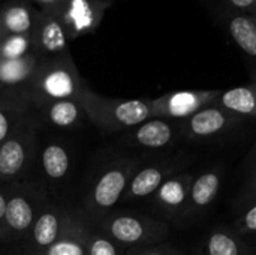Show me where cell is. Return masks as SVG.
<instances>
[{"label":"cell","mask_w":256,"mask_h":255,"mask_svg":"<svg viewBox=\"0 0 256 255\" xmlns=\"http://www.w3.org/2000/svg\"><path fill=\"white\" fill-rule=\"evenodd\" d=\"M234 231L240 237L256 234V203L242 210L234 224Z\"/></svg>","instance_id":"4316f807"},{"label":"cell","mask_w":256,"mask_h":255,"mask_svg":"<svg viewBox=\"0 0 256 255\" xmlns=\"http://www.w3.org/2000/svg\"><path fill=\"white\" fill-rule=\"evenodd\" d=\"M102 12L104 8L99 0H64L54 14L72 39L93 32L102 18Z\"/></svg>","instance_id":"4fadbf2b"},{"label":"cell","mask_w":256,"mask_h":255,"mask_svg":"<svg viewBox=\"0 0 256 255\" xmlns=\"http://www.w3.org/2000/svg\"><path fill=\"white\" fill-rule=\"evenodd\" d=\"M140 167L141 161L138 158L123 156L110 161L98 173L84 201V216L90 224L100 221L122 201L132 176Z\"/></svg>","instance_id":"7a4b0ae2"},{"label":"cell","mask_w":256,"mask_h":255,"mask_svg":"<svg viewBox=\"0 0 256 255\" xmlns=\"http://www.w3.org/2000/svg\"><path fill=\"white\" fill-rule=\"evenodd\" d=\"M69 35L60 18L50 11L38 12L36 24L32 32L33 50L40 59L58 57L69 54L68 41Z\"/></svg>","instance_id":"7c38bea8"},{"label":"cell","mask_w":256,"mask_h":255,"mask_svg":"<svg viewBox=\"0 0 256 255\" xmlns=\"http://www.w3.org/2000/svg\"><path fill=\"white\" fill-rule=\"evenodd\" d=\"M40 57L32 53L15 60H0V92L24 93L33 78Z\"/></svg>","instance_id":"e0dca14e"},{"label":"cell","mask_w":256,"mask_h":255,"mask_svg":"<svg viewBox=\"0 0 256 255\" xmlns=\"http://www.w3.org/2000/svg\"><path fill=\"white\" fill-rule=\"evenodd\" d=\"M213 105L238 117H256V84L242 86L220 93Z\"/></svg>","instance_id":"603a6c76"},{"label":"cell","mask_w":256,"mask_h":255,"mask_svg":"<svg viewBox=\"0 0 256 255\" xmlns=\"http://www.w3.org/2000/svg\"><path fill=\"white\" fill-rule=\"evenodd\" d=\"M40 119L45 125L57 129H74L82 125L87 119L81 98L76 99H62L50 102L40 108Z\"/></svg>","instance_id":"ac0fdd59"},{"label":"cell","mask_w":256,"mask_h":255,"mask_svg":"<svg viewBox=\"0 0 256 255\" xmlns=\"http://www.w3.org/2000/svg\"><path fill=\"white\" fill-rule=\"evenodd\" d=\"M256 203V177L249 180V183L246 185L244 191L242 192L240 195V206H242V210L246 209L248 206Z\"/></svg>","instance_id":"f546056e"},{"label":"cell","mask_w":256,"mask_h":255,"mask_svg":"<svg viewBox=\"0 0 256 255\" xmlns=\"http://www.w3.org/2000/svg\"><path fill=\"white\" fill-rule=\"evenodd\" d=\"M201 255H255L234 230L220 227L208 233L201 245Z\"/></svg>","instance_id":"ffe728a7"},{"label":"cell","mask_w":256,"mask_h":255,"mask_svg":"<svg viewBox=\"0 0 256 255\" xmlns=\"http://www.w3.org/2000/svg\"><path fill=\"white\" fill-rule=\"evenodd\" d=\"M182 134V120L150 117L138 126L126 131L124 141L130 147L146 150H162L174 146Z\"/></svg>","instance_id":"ba28073f"},{"label":"cell","mask_w":256,"mask_h":255,"mask_svg":"<svg viewBox=\"0 0 256 255\" xmlns=\"http://www.w3.org/2000/svg\"><path fill=\"white\" fill-rule=\"evenodd\" d=\"M36 2L40 3L42 6H45V8H46L45 11L56 12V11L62 6V3H63L64 0H36Z\"/></svg>","instance_id":"1f68e13d"},{"label":"cell","mask_w":256,"mask_h":255,"mask_svg":"<svg viewBox=\"0 0 256 255\" xmlns=\"http://www.w3.org/2000/svg\"><path fill=\"white\" fill-rule=\"evenodd\" d=\"M222 185V171L219 168L207 170L194 179L188 201L177 219V222H186L198 218L204 213L216 200Z\"/></svg>","instance_id":"9a60e30c"},{"label":"cell","mask_w":256,"mask_h":255,"mask_svg":"<svg viewBox=\"0 0 256 255\" xmlns=\"http://www.w3.org/2000/svg\"><path fill=\"white\" fill-rule=\"evenodd\" d=\"M231 35L244 53L256 56V26L249 18H234L231 23Z\"/></svg>","instance_id":"d4e9b609"},{"label":"cell","mask_w":256,"mask_h":255,"mask_svg":"<svg viewBox=\"0 0 256 255\" xmlns=\"http://www.w3.org/2000/svg\"><path fill=\"white\" fill-rule=\"evenodd\" d=\"M86 86L69 54L40 59L22 96L36 110L62 99L81 98Z\"/></svg>","instance_id":"6da1fadb"},{"label":"cell","mask_w":256,"mask_h":255,"mask_svg":"<svg viewBox=\"0 0 256 255\" xmlns=\"http://www.w3.org/2000/svg\"><path fill=\"white\" fill-rule=\"evenodd\" d=\"M243 117L231 114L213 104L204 107L202 110L196 111L190 117L182 120V134L183 138L198 141V140H208L225 132L232 131L242 123Z\"/></svg>","instance_id":"30bf717a"},{"label":"cell","mask_w":256,"mask_h":255,"mask_svg":"<svg viewBox=\"0 0 256 255\" xmlns=\"http://www.w3.org/2000/svg\"><path fill=\"white\" fill-rule=\"evenodd\" d=\"M231 2L238 8H248L254 3V0H231Z\"/></svg>","instance_id":"d6a6232c"},{"label":"cell","mask_w":256,"mask_h":255,"mask_svg":"<svg viewBox=\"0 0 256 255\" xmlns=\"http://www.w3.org/2000/svg\"><path fill=\"white\" fill-rule=\"evenodd\" d=\"M28 102L21 93L0 92V144L28 119Z\"/></svg>","instance_id":"44dd1931"},{"label":"cell","mask_w":256,"mask_h":255,"mask_svg":"<svg viewBox=\"0 0 256 255\" xmlns=\"http://www.w3.org/2000/svg\"><path fill=\"white\" fill-rule=\"evenodd\" d=\"M48 198L46 185L40 180L27 179L12 185L6 204L3 242L21 243Z\"/></svg>","instance_id":"5b68a950"},{"label":"cell","mask_w":256,"mask_h":255,"mask_svg":"<svg viewBox=\"0 0 256 255\" xmlns=\"http://www.w3.org/2000/svg\"><path fill=\"white\" fill-rule=\"evenodd\" d=\"M81 101L87 119L108 134L129 131L152 117L150 101L147 99L105 98L86 87Z\"/></svg>","instance_id":"3957f363"},{"label":"cell","mask_w":256,"mask_h":255,"mask_svg":"<svg viewBox=\"0 0 256 255\" xmlns=\"http://www.w3.org/2000/svg\"><path fill=\"white\" fill-rule=\"evenodd\" d=\"M255 255H256V254H255Z\"/></svg>","instance_id":"d590c367"},{"label":"cell","mask_w":256,"mask_h":255,"mask_svg":"<svg viewBox=\"0 0 256 255\" xmlns=\"http://www.w3.org/2000/svg\"><path fill=\"white\" fill-rule=\"evenodd\" d=\"M12 185H2L0 183V242H3V233H4V215H6V204L8 197Z\"/></svg>","instance_id":"f1b7e54d"},{"label":"cell","mask_w":256,"mask_h":255,"mask_svg":"<svg viewBox=\"0 0 256 255\" xmlns=\"http://www.w3.org/2000/svg\"><path fill=\"white\" fill-rule=\"evenodd\" d=\"M38 12L24 3H9L0 9V35H32Z\"/></svg>","instance_id":"7402d4cb"},{"label":"cell","mask_w":256,"mask_h":255,"mask_svg":"<svg viewBox=\"0 0 256 255\" xmlns=\"http://www.w3.org/2000/svg\"><path fill=\"white\" fill-rule=\"evenodd\" d=\"M178 251L168 243H158L148 246H135L126 249V255H177Z\"/></svg>","instance_id":"83f0119b"},{"label":"cell","mask_w":256,"mask_h":255,"mask_svg":"<svg viewBox=\"0 0 256 255\" xmlns=\"http://www.w3.org/2000/svg\"><path fill=\"white\" fill-rule=\"evenodd\" d=\"M9 255H26L24 252H22V249L20 248L18 251H14V252H9Z\"/></svg>","instance_id":"836d02e7"},{"label":"cell","mask_w":256,"mask_h":255,"mask_svg":"<svg viewBox=\"0 0 256 255\" xmlns=\"http://www.w3.org/2000/svg\"><path fill=\"white\" fill-rule=\"evenodd\" d=\"M177 255H186V254H182V252H178V254H177Z\"/></svg>","instance_id":"e575fe53"},{"label":"cell","mask_w":256,"mask_h":255,"mask_svg":"<svg viewBox=\"0 0 256 255\" xmlns=\"http://www.w3.org/2000/svg\"><path fill=\"white\" fill-rule=\"evenodd\" d=\"M39 162L46 180L58 183L66 179L70 171V150L62 141H48L39 152Z\"/></svg>","instance_id":"d6986e66"},{"label":"cell","mask_w":256,"mask_h":255,"mask_svg":"<svg viewBox=\"0 0 256 255\" xmlns=\"http://www.w3.org/2000/svg\"><path fill=\"white\" fill-rule=\"evenodd\" d=\"M94 227L126 249L164 243L170 234L166 221L130 212L108 213Z\"/></svg>","instance_id":"277c9868"},{"label":"cell","mask_w":256,"mask_h":255,"mask_svg":"<svg viewBox=\"0 0 256 255\" xmlns=\"http://www.w3.org/2000/svg\"><path fill=\"white\" fill-rule=\"evenodd\" d=\"M248 170H249V180L255 179L256 177V146L254 147V150L250 152L249 155V159H248ZM248 180V182H249Z\"/></svg>","instance_id":"4dcf8cb0"},{"label":"cell","mask_w":256,"mask_h":255,"mask_svg":"<svg viewBox=\"0 0 256 255\" xmlns=\"http://www.w3.org/2000/svg\"><path fill=\"white\" fill-rule=\"evenodd\" d=\"M36 152V128L30 119H26L0 144V183L15 185L27 180Z\"/></svg>","instance_id":"8992f818"},{"label":"cell","mask_w":256,"mask_h":255,"mask_svg":"<svg viewBox=\"0 0 256 255\" xmlns=\"http://www.w3.org/2000/svg\"><path fill=\"white\" fill-rule=\"evenodd\" d=\"M195 176L192 173H178L170 177L150 197L153 207L170 221H177L190 192Z\"/></svg>","instance_id":"5bb4252c"},{"label":"cell","mask_w":256,"mask_h":255,"mask_svg":"<svg viewBox=\"0 0 256 255\" xmlns=\"http://www.w3.org/2000/svg\"><path fill=\"white\" fill-rule=\"evenodd\" d=\"M220 92H174L156 99H150L152 117L184 120L213 104Z\"/></svg>","instance_id":"8fae6325"},{"label":"cell","mask_w":256,"mask_h":255,"mask_svg":"<svg viewBox=\"0 0 256 255\" xmlns=\"http://www.w3.org/2000/svg\"><path fill=\"white\" fill-rule=\"evenodd\" d=\"M72 212L74 209L48 198L28 233L20 243L22 252L26 255H40L45 252L62 236Z\"/></svg>","instance_id":"52a82bcc"},{"label":"cell","mask_w":256,"mask_h":255,"mask_svg":"<svg viewBox=\"0 0 256 255\" xmlns=\"http://www.w3.org/2000/svg\"><path fill=\"white\" fill-rule=\"evenodd\" d=\"M32 53V35H0V60H15Z\"/></svg>","instance_id":"cb8c5ba5"},{"label":"cell","mask_w":256,"mask_h":255,"mask_svg":"<svg viewBox=\"0 0 256 255\" xmlns=\"http://www.w3.org/2000/svg\"><path fill=\"white\" fill-rule=\"evenodd\" d=\"M184 158L180 155L146 167H140L132 176L122 201H135L152 197L164 182L180 173V170L184 167Z\"/></svg>","instance_id":"9c48e42d"},{"label":"cell","mask_w":256,"mask_h":255,"mask_svg":"<svg viewBox=\"0 0 256 255\" xmlns=\"http://www.w3.org/2000/svg\"><path fill=\"white\" fill-rule=\"evenodd\" d=\"M87 255H126V248L120 246L99 228L92 225L87 243Z\"/></svg>","instance_id":"484cf974"},{"label":"cell","mask_w":256,"mask_h":255,"mask_svg":"<svg viewBox=\"0 0 256 255\" xmlns=\"http://www.w3.org/2000/svg\"><path fill=\"white\" fill-rule=\"evenodd\" d=\"M92 224L86 216L74 210L62 236L40 255H87V243Z\"/></svg>","instance_id":"2e32d148"}]
</instances>
